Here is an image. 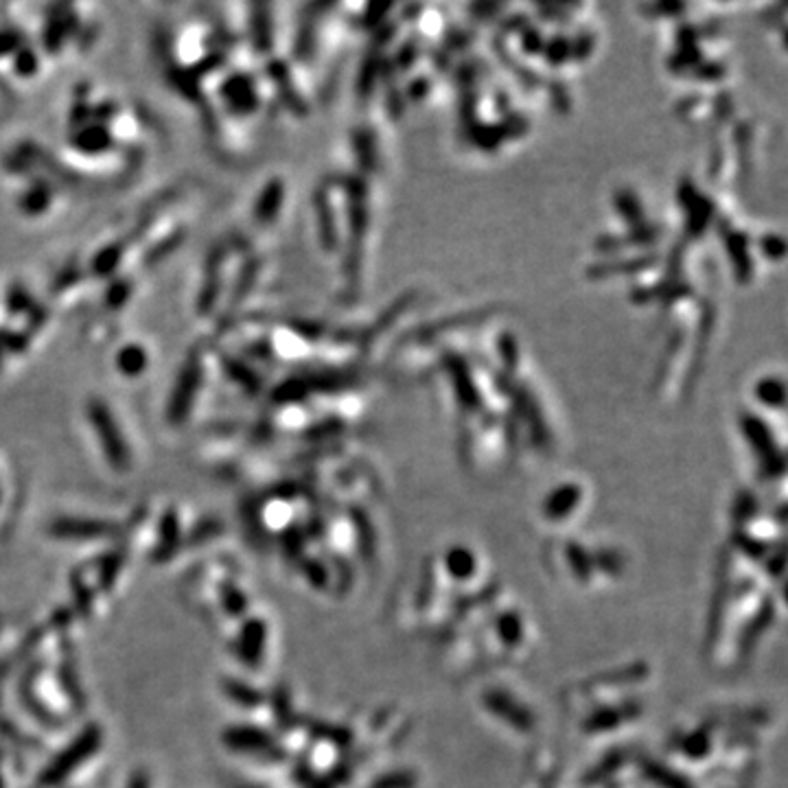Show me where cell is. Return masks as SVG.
I'll return each mask as SVG.
<instances>
[{
  "label": "cell",
  "mask_w": 788,
  "mask_h": 788,
  "mask_svg": "<svg viewBox=\"0 0 788 788\" xmlns=\"http://www.w3.org/2000/svg\"><path fill=\"white\" fill-rule=\"evenodd\" d=\"M202 381H204L202 355L200 353H191L187 362H184L182 370H180L176 388H173V392H171L169 410H167L171 423H182L184 419H187L191 405L195 403L197 394H200Z\"/></svg>",
  "instance_id": "cell-1"
},
{
  "label": "cell",
  "mask_w": 788,
  "mask_h": 788,
  "mask_svg": "<svg viewBox=\"0 0 788 788\" xmlns=\"http://www.w3.org/2000/svg\"><path fill=\"white\" fill-rule=\"evenodd\" d=\"M88 416L92 421V427H95V432L101 440V445L106 447V451L110 454V460L114 465H127V447H125V440L121 438L119 432V425L114 421L112 412L108 410V405L103 403L101 399H90L88 401Z\"/></svg>",
  "instance_id": "cell-2"
},
{
  "label": "cell",
  "mask_w": 788,
  "mask_h": 788,
  "mask_svg": "<svg viewBox=\"0 0 788 788\" xmlns=\"http://www.w3.org/2000/svg\"><path fill=\"white\" fill-rule=\"evenodd\" d=\"M283 197H285L283 182L272 180L259 195L257 206H254V217H257V222L261 224L272 222V219L278 215V208L283 206Z\"/></svg>",
  "instance_id": "cell-3"
},
{
  "label": "cell",
  "mask_w": 788,
  "mask_h": 788,
  "mask_svg": "<svg viewBox=\"0 0 788 788\" xmlns=\"http://www.w3.org/2000/svg\"><path fill=\"white\" fill-rule=\"evenodd\" d=\"M149 364V355L141 344H127L117 355V370L125 377H141Z\"/></svg>",
  "instance_id": "cell-4"
},
{
  "label": "cell",
  "mask_w": 788,
  "mask_h": 788,
  "mask_svg": "<svg viewBox=\"0 0 788 788\" xmlns=\"http://www.w3.org/2000/svg\"><path fill=\"white\" fill-rule=\"evenodd\" d=\"M14 66H16V75H20V77L36 75L38 73V53H33L31 49L20 46V49L14 53Z\"/></svg>",
  "instance_id": "cell-5"
},
{
  "label": "cell",
  "mask_w": 788,
  "mask_h": 788,
  "mask_svg": "<svg viewBox=\"0 0 788 788\" xmlns=\"http://www.w3.org/2000/svg\"><path fill=\"white\" fill-rule=\"evenodd\" d=\"M7 307H9L11 314H18V316L33 311V303H31V296L27 294V289L20 287V285L11 287V292L7 296Z\"/></svg>",
  "instance_id": "cell-6"
},
{
  "label": "cell",
  "mask_w": 788,
  "mask_h": 788,
  "mask_svg": "<svg viewBox=\"0 0 788 788\" xmlns=\"http://www.w3.org/2000/svg\"><path fill=\"white\" fill-rule=\"evenodd\" d=\"M758 397L767 405H780L784 401V388L780 379H764L758 386Z\"/></svg>",
  "instance_id": "cell-7"
},
{
  "label": "cell",
  "mask_w": 788,
  "mask_h": 788,
  "mask_svg": "<svg viewBox=\"0 0 788 788\" xmlns=\"http://www.w3.org/2000/svg\"><path fill=\"white\" fill-rule=\"evenodd\" d=\"M567 53H570V46H567L565 42H552L550 46H548V60L552 62V64H559V62H563L565 57H567Z\"/></svg>",
  "instance_id": "cell-8"
},
{
  "label": "cell",
  "mask_w": 788,
  "mask_h": 788,
  "mask_svg": "<svg viewBox=\"0 0 788 788\" xmlns=\"http://www.w3.org/2000/svg\"><path fill=\"white\" fill-rule=\"evenodd\" d=\"M762 243H764V252L773 254V257H782V252H784L782 239H778V237H764Z\"/></svg>",
  "instance_id": "cell-9"
}]
</instances>
